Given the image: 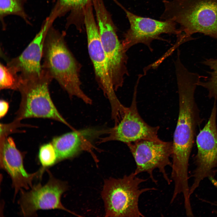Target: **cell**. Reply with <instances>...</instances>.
I'll list each match as a JSON object with an SVG mask.
<instances>
[{"mask_svg":"<svg viewBox=\"0 0 217 217\" xmlns=\"http://www.w3.org/2000/svg\"><path fill=\"white\" fill-rule=\"evenodd\" d=\"M176 76L179 108L172 142L171 174L182 179L188 176L189 158L197 129L203 121L194 97L200 77L198 74L188 71H180Z\"/></svg>","mask_w":217,"mask_h":217,"instance_id":"6da1fadb","label":"cell"},{"mask_svg":"<svg viewBox=\"0 0 217 217\" xmlns=\"http://www.w3.org/2000/svg\"><path fill=\"white\" fill-rule=\"evenodd\" d=\"M161 18L179 24L175 44L193 40L199 33L217 40V0H164Z\"/></svg>","mask_w":217,"mask_h":217,"instance_id":"7a4b0ae2","label":"cell"},{"mask_svg":"<svg viewBox=\"0 0 217 217\" xmlns=\"http://www.w3.org/2000/svg\"><path fill=\"white\" fill-rule=\"evenodd\" d=\"M42 58L43 70L56 80L70 96H76L86 104H91V99L81 89L79 68L68 48L64 34L52 25L45 38Z\"/></svg>","mask_w":217,"mask_h":217,"instance_id":"3957f363","label":"cell"},{"mask_svg":"<svg viewBox=\"0 0 217 217\" xmlns=\"http://www.w3.org/2000/svg\"><path fill=\"white\" fill-rule=\"evenodd\" d=\"M137 175L133 172L121 178H110L105 180L101 196L105 216L144 217L139 209V198L144 193L157 189L140 188V185L148 179Z\"/></svg>","mask_w":217,"mask_h":217,"instance_id":"277c9868","label":"cell"},{"mask_svg":"<svg viewBox=\"0 0 217 217\" xmlns=\"http://www.w3.org/2000/svg\"><path fill=\"white\" fill-rule=\"evenodd\" d=\"M52 78L43 70L39 77L20 80L18 90L21 101L17 120L31 118H50L71 127L59 112L51 98L49 86Z\"/></svg>","mask_w":217,"mask_h":217,"instance_id":"5b68a950","label":"cell"},{"mask_svg":"<svg viewBox=\"0 0 217 217\" xmlns=\"http://www.w3.org/2000/svg\"><path fill=\"white\" fill-rule=\"evenodd\" d=\"M102 44L107 58L110 76L115 90L121 87L128 75L126 51L118 39L116 29L105 7L95 10Z\"/></svg>","mask_w":217,"mask_h":217,"instance_id":"8992f818","label":"cell"},{"mask_svg":"<svg viewBox=\"0 0 217 217\" xmlns=\"http://www.w3.org/2000/svg\"><path fill=\"white\" fill-rule=\"evenodd\" d=\"M217 106L215 101L208 122L196 137L197 151L195 157V168L192 177L193 183L190 189L191 195L201 181L208 178L213 183L217 168Z\"/></svg>","mask_w":217,"mask_h":217,"instance_id":"52a82bcc","label":"cell"},{"mask_svg":"<svg viewBox=\"0 0 217 217\" xmlns=\"http://www.w3.org/2000/svg\"><path fill=\"white\" fill-rule=\"evenodd\" d=\"M93 10L92 5H88L85 7L83 12V23L86 33L88 51L99 84L108 99L111 108L115 109L119 108L121 103L115 92Z\"/></svg>","mask_w":217,"mask_h":217,"instance_id":"ba28073f","label":"cell"},{"mask_svg":"<svg viewBox=\"0 0 217 217\" xmlns=\"http://www.w3.org/2000/svg\"><path fill=\"white\" fill-rule=\"evenodd\" d=\"M136 164L134 171L137 175L147 173L152 181L157 184L158 181L154 177L153 171L156 169L161 173L168 184L171 179L166 172V168L171 166L170 158L172 152V142L157 140H144L126 144Z\"/></svg>","mask_w":217,"mask_h":217,"instance_id":"9c48e42d","label":"cell"},{"mask_svg":"<svg viewBox=\"0 0 217 217\" xmlns=\"http://www.w3.org/2000/svg\"><path fill=\"white\" fill-rule=\"evenodd\" d=\"M47 171L49 178L45 184L39 183L33 185L29 191L20 190L18 203L21 214L24 216H36L38 210L59 209L80 216L66 209L61 202L62 195L68 189L67 184L55 178Z\"/></svg>","mask_w":217,"mask_h":217,"instance_id":"30bf717a","label":"cell"},{"mask_svg":"<svg viewBox=\"0 0 217 217\" xmlns=\"http://www.w3.org/2000/svg\"><path fill=\"white\" fill-rule=\"evenodd\" d=\"M138 83L135 87L130 106L119 122L108 130V135L101 139L100 142L115 140L127 144L142 140L159 139L158 136L159 127L148 124L138 112L136 102Z\"/></svg>","mask_w":217,"mask_h":217,"instance_id":"8fae6325","label":"cell"},{"mask_svg":"<svg viewBox=\"0 0 217 217\" xmlns=\"http://www.w3.org/2000/svg\"><path fill=\"white\" fill-rule=\"evenodd\" d=\"M130 24V27L124 34L122 43L127 51L132 46L142 43L151 51V44L155 39L163 40L160 37L162 34H175L179 33L175 22L172 20L161 21L138 16L122 8Z\"/></svg>","mask_w":217,"mask_h":217,"instance_id":"7c38bea8","label":"cell"},{"mask_svg":"<svg viewBox=\"0 0 217 217\" xmlns=\"http://www.w3.org/2000/svg\"><path fill=\"white\" fill-rule=\"evenodd\" d=\"M54 21L49 16L35 37L22 53L9 61L7 66L17 74L21 80L40 77L42 73L41 61L47 32Z\"/></svg>","mask_w":217,"mask_h":217,"instance_id":"4fadbf2b","label":"cell"},{"mask_svg":"<svg viewBox=\"0 0 217 217\" xmlns=\"http://www.w3.org/2000/svg\"><path fill=\"white\" fill-rule=\"evenodd\" d=\"M24 157L12 138L2 140L0 148V167L11 177L14 190V197L21 190L31 188L34 179L39 175L41 177L42 175L40 169L33 173H28L24 168Z\"/></svg>","mask_w":217,"mask_h":217,"instance_id":"5bb4252c","label":"cell"},{"mask_svg":"<svg viewBox=\"0 0 217 217\" xmlns=\"http://www.w3.org/2000/svg\"><path fill=\"white\" fill-rule=\"evenodd\" d=\"M104 133V130L88 128L74 131L54 138L52 143L56 153L58 162L72 158L82 150L90 152L95 161H97L92 152V145L89 141L90 138Z\"/></svg>","mask_w":217,"mask_h":217,"instance_id":"9a60e30c","label":"cell"},{"mask_svg":"<svg viewBox=\"0 0 217 217\" xmlns=\"http://www.w3.org/2000/svg\"><path fill=\"white\" fill-rule=\"evenodd\" d=\"M90 1L92 0H57L50 15L55 19L70 11L69 21L75 18L83 20L84 9Z\"/></svg>","mask_w":217,"mask_h":217,"instance_id":"2e32d148","label":"cell"},{"mask_svg":"<svg viewBox=\"0 0 217 217\" xmlns=\"http://www.w3.org/2000/svg\"><path fill=\"white\" fill-rule=\"evenodd\" d=\"M203 64L210 69L207 76L203 77V80L199 81L198 86H201L208 92V96L215 101L217 100V58H209L205 59Z\"/></svg>","mask_w":217,"mask_h":217,"instance_id":"e0dca14e","label":"cell"},{"mask_svg":"<svg viewBox=\"0 0 217 217\" xmlns=\"http://www.w3.org/2000/svg\"><path fill=\"white\" fill-rule=\"evenodd\" d=\"M22 0H0V17L3 29L5 28L4 18L10 15L21 17L27 23L30 24L29 19L24 10Z\"/></svg>","mask_w":217,"mask_h":217,"instance_id":"ac0fdd59","label":"cell"},{"mask_svg":"<svg viewBox=\"0 0 217 217\" xmlns=\"http://www.w3.org/2000/svg\"><path fill=\"white\" fill-rule=\"evenodd\" d=\"M0 89L18 90L20 83L19 76L7 66L0 65Z\"/></svg>","mask_w":217,"mask_h":217,"instance_id":"d6986e66","label":"cell"},{"mask_svg":"<svg viewBox=\"0 0 217 217\" xmlns=\"http://www.w3.org/2000/svg\"><path fill=\"white\" fill-rule=\"evenodd\" d=\"M38 159L42 166L41 169L43 171L46 168L58 162L56 153L52 143L46 144L40 147Z\"/></svg>","mask_w":217,"mask_h":217,"instance_id":"ffe728a7","label":"cell"},{"mask_svg":"<svg viewBox=\"0 0 217 217\" xmlns=\"http://www.w3.org/2000/svg\"><path fill=\"white\" fill-rule=\"evenodd\" d=\"M0 117L2 118L4 117L7 113L9 108L8 103L4 100H1L0 102Z\"/></svg>","mask_w":217,"mask_h":217,"instance_id":"44dd1931","label":"cell"},{"mask_svg":"<svg viewBox=\"0 0 217 217\" xmlns=\"http://www.w3.org/2000/svg\"><path fill=\"white\" fill-rule=\"evenodd\" d=\"M213 204H214L215 206H216L217 207V202H215V203H214ZM214 213H215L216 214H217V210H215L214 211Z\"/></svg>","mask_w":217,"mask_h":217,"instance_id":"7402d4cb","label":"cell"},{"mask_svg":"<svg viewBox=\"0 0 217 217\" xmlns=\"http://www.w3.org/2000/svg\"><path fill=\"white\" fill-rule=\"evenodd\" d=\"M22 0L24 2L25 1H26L27 0Z\"/></svg>","mask_w":217,"mask_h":217,"instance_id":"603a6c76","label":"cell"}]
</instances>
